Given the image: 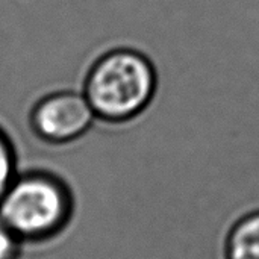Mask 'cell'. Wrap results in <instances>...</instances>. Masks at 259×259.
I'll return each instance as SVG.
<instances>
[{"label":"cell","mask_w":259,"mask_h":259,"mask_svg":"<svg viewBox=\"0 0 259 259\" xmlns=\"http://www.w3.org/2000/svg\"><path fill=\"white\" fill-rule=\"evenodd\" d=\"M156 91V73L140 52L117 49L108 52L91 67L83 96L96 118L106 123H124L138 117Z\"/></svg>","instance_id":"obj_1"},{"label":"cell","mask_w":259,"mask_h":259,"mask_svg":"<svg viewBox=\"0 0 259 259\" xmlns=\"http://www.w3.org/2000/svg\"><path fill=\"white\" fill-rule=\"evenodd\" d=\"M68 185L49 171L17 175L0 200V217L23 243H42L67 229L73 217Z\"/></svg>","instance_id":"obj_2"},{"label":"cell","mask_w":259,"mask_h":259,"mask_svg":"<svg viewBox=\"0 0 259 259\" xmlns=\"http://www.w3.org/2000/svg\"><path fill=\"white\" fill-rule=\"evenodd\" d=\"M96 114L87 97L74 91H59L36 102L29 123L33 134L49 144H68L82 138L93 126Z\"/></svg>","instance_id":"obj_3"},{"label":"cell","mask_w":259,"mask_h":259,"mask_svg":"<svg viewBox=\"0 0 259 259\" xmlns=\"http://www.w3.org/2000/svg\"><path fill=\"white\" fill-rule=\"evenodd\" d=\"M225 259H259V211L234 223L226 237Z\"/></svg>","instance_id":"obj_4"},{"label":"cell","mask_w":259,"mask_h":259,"mask_svg":"<svg viewBox=\"0 0 259 259\" xmlns=\"http://www.w3.org/2000/svg\"><path fill=\"white\" fill-rule=\"evenodd\" d=\"M17 175L15 149L6 132L0 129V200Z\"/></svg>","instance_id":"obj_5"},{"label":"cell","mask_w":259,"mask_h":259,"mask_svg":"<svg viewBox=\"0 0 259 259\" xmlns=\"http://www.w3.org/2000/svg\"><path fill=\"white\" fill-rule=\"evenodd\" d=\"M23 244L0 217V259H20Z\"/></svg>","instance_id":"obj_6"}]
</instances>
